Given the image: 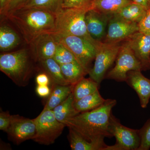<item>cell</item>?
<instances>
[{
    "label": "cell",
    "mask_w": 150,
    "mask_h": 150,
    "mask_svg": "<svg viewBox=\"0 0 150 150\" xmlns=\"http://www.w3.org/2000/svg\"><path fill=\"white\" fill-rule=\"evenodd\" d=\"M116 103L115 99H106L97 108L79 113L66 119L63 123L89 142L105 137L111 138L112 137L109 131V122L112 108Z\"/></svg>",
    "instance_id": "obj_1"
},
{
    "label": "cell",
    "mask_w": 150,
    "mask_h": 150,
    "mask_svg": "<svg viewBox=\"0 0 150 150\" xmlns=\"http://www.w3.org/2000/svg\"><path fill=\"white\" fill-rule=\"evenodd\" d=\"M18 28L28 44L39 35L54 33L56 15L54 13L35 8H22L6 16Z\"/></svg>",
    "instance_id": "obj_2"
},
{
    "label": "cell",
    "mask_w": 150,
    "mask_h": 150,
    "mask_svg": "<svg viewBox=\"0 0 150 150\" xmlns=\"http://www.w3.org/2000/svg\"><path fill=\"white\" fill-rule=\"evenodd\" d=\"M36 62H39L26 48L4 52L0 55V70L17 86L25 87L29 83Z\"/></svg>",
    "instance_id": "obj_3"
},
{
    "label": "cell",
    "mask_w": 150,
    "mask_h": 150,
    "mask_svg": "<svg viewBox=\"0 0 150 150\" xmlns=\"http://www.w3.org/2000/svg\"><path fill=\"white\" fill-rule=\"evenodd\" d=\"M89 10L81 8H62L57 12L54 33L75 35L87 39L96 47L101 41H96L89 34L85 21Z\"/></svg>",
    "instance_id": "obj_4"
},
{
    "label": "cell",
    "mask_w": 150,
    "mask_h": 150,
    "mask_svg": "<svg viewBox=\"0 0 150 150\" xmlns=\"http://www.w3.org/2000/svg\"><path fill=\"white\" fill-rule=\"evenodd\" d=\"M62 43L74 56L78 63L88 74L91 64L95 59L97 47L90 41L79 36L54 33Z\"/></svg>",
    "instance_id": "obj_5"
},
{
    "label": "cell",
    "mask_w": 150,
    "mask_h": 150,
    "mask_svg": "<svg viewBox=\"0 0 150 150\" xmlns=\"http://www.w3.org/2000/svg\"><path fill=\"white\" fill-rule=\"evenodd\" d=\"M34 120L36 133L33 140L40 144L48 146L54 144L66 127L56 119L53 110L43 109Z\"/></svg>",
    "instance_id": "obj_6"
},
{
    "label": "cell",
    "mask_w": 150,
    "mask_h": 150,
    "mask_svg": "<svg viewBox=\"0 0 150 150\" xmlns=\"http://www.w3.org/2000/svg\"><path fill=\"white\" fill-rule=\"evenodd\" d=\"M121 43L100 42L97 47L94 64L89 71L90 78L99 84L105 78L108 70L115 62Z\"/></svg>",
    "instance_id": "obj_7"
},
{
    "label": "cell",
    "mask_w": 150,
    "mask_h": 150,
    "mask_svg": "<svg viewBox=\"0 0 150 150\" xmlns=\"http://www.w3.org/2000/svg\"><path fill=\"white\" fill-rule=\"evenodd\" d=\"M139 70L142 71V66L126 40L121 43L115 66L108 72L105 78L118 82L126 81L129 71Z\"/></svg>",
    "instance_id": "obj_8"
},
{
    "label": "cell",
    "mask_w": 150,
    "mask_h": 150,
    "mask_svg": "<svg viewBox=\"0 0 150 150\" xmlns=\"http://www.w3.org/2000/svg\"><path fill=\"white\" fill-rule=\"evenodd\" d=\"M109 129L112 137L116 139L115 144L110 146V150H138L141 142L140 130L123 126L112 113Z\"/></svg>",
    "instance_id": "obj_9"
},
{
    "label": "cell",
    "mask_w": 150,
    "mask_h": 150,
    "mask_svg": "<svg viewBox=\"0 0 150 150\" xmlns=\"http://www.w3.org/2000/svg\"><path fill=\"white\" fill-rule=\"evenodd\" d=\"M138 31V23L126 21L114 16H111L108 22L106 35L103 42L121 43Z\"/></svg>",
    "instance_id": "obj_10"
},
{
    "label": "cell",
    "mask_w": 150,
    "mask_h": 150,
    "mask_svg": "<svg viewBox=\"0 0 150 150\" xmlns=\"http://www.w3.org/2000/svg\"><path fill=\"white\" fill-rule=\"evenodd\" d=\"M36 133L34 119L24 118L18 115H12L10 125L7 133L9 139L16 144L32 139Z\"/></svg>",
    "instance_id": "obj_11"
},
{
    "label": "cell",
    "mask_w": 150,
    "mask_h": 150,
    "mask_svg": "<svg viewBox=\"0 0 150 150\" xmlns=\"http://www.w3.org/2000/svg\"><path fill=\"white\" fill-rule=\"evenodd\" d=\"M139 62L142 71L150 69V35L139 31L126 39Z\"/></svg>",
    "instance_id": "obj_12"
},
{
    "label": "cell",
    "mask_w": 150,
    "mask_h": 150,
    "mask_svg": "<svg viewBox=\"0 0 150 150\" xmlns=\"http://www.w3.org/2000/svg\"><path fill=\"white\" fill-rule=\"evenodd\" d=\"M58 43L54 33H43L30 44V51L38 62L43 59L53 58Z\"/></svg>",
    "instance_id": "obj_13"
},
{
    "label": "cell",
    "mask_w": 150,
    "mask_h": 150,
    "mask_svg": "<svg viewBox=\"0 0 150 150\" xmlns=\"http://www.w3.org/2000/svg\"><path fill=\"white\" fill-rule=\"evenodd\" d=\"M110 16L93 9L88 11L85 16L87 29L89 34L94 40L103 41L107 33Z\"/></svg>",
    "instance_id": "obj_14"
},
{
    "label": "cell",
    "mask_w": 150,
    "mask_h": 150,
    "mask_svg": "<svg viewBox=\"0 0 150 150\" xmlns=\"http://www.w3.org/2000/svg\"><path fill=\"white\" fill-rule=\"evenodd\" d=\"M141 71L139 70L129 71L126 82L137 92L141 106L145 108L150 99V80L142 74Z\"/></svg>",
    "instance_id": "obj_15"
},
{
    "label": "cell",
    "mask_w": 150,
    "mask_h": 150,
    "mask_svg": "<svg viewBox=\"0 0 150 150\" xmlns=\"http://www.w3.org/2000/svg\"><path fill=\"white\" fill-rule=\"evenodd\" d=\"M69 129L68 140L73 150H109L104 139L89 142L86 140L73 129Z\"/></svg>",
    "instance_id": "obj_16"
},
{
    "label": "cell",
    "mask_w": 150,
    "mask_h": 150,
    "mask_svg": "<svg viewBox=\"0 0 150 150\" xmlns=\"http://www.w3.org/2000/svg\"><path fill=\"white\" fill-rule=\"evenodd\" d=\"M51 93L43 109L51 110L53 109L60 103L65 100L70 94L72 92L74 86L60 85L53 84Z\"/></svg>",
    "instance_id": "obj_17"
},
{
    "label": "cell",
    "mask_w": 150,
    "mask_h": 150,
    "mask_svg": "<svg viewBox=\"0 0 150 150\" xmlns=\"http://www.w3.org/2000/svg\"><path fill=\"white\" fill-rule=\"evenodd\" d=\"M21 42L20 38L12 28L7 25L1 24L0 27V50L3 52L11 51Z\"/></svg>",
    "instance_id": "obj_18"
},
{
    "label": "cell",
    "mask_w": 150,
    "mask_h": 150,
    "mask_svg": "<svg viewBox=\"0 0 150 150\" xmlns=\"http://www.w3.org/2000/svg\"><path fill=\"white\" fill-rule=\"evenodd\" d=\"M39 64L51 78L53 84L60 85H70L62 74L61 66L53 58L43 59L39 61Z\"/></svg>",
    "instance_id": "obj_19"
},
{
    "label": "cell",
    "mask_w": 150,
    "mask_h": 150,
    "mask_svg": "<svg viewBox=\"0 0 150 150\" xmlns=\"http://www.w3.org/2000/svg\"><path fill=\"white\" fill-rule=\"evenodd\" d=\"M132 2V0H95L92 9L104 14L112 16Z\"/></svg>",
    "instance_id": "obj_20"
},
{
    "label": "cell",
    "mask_w": 150,
    "mask_h": 150,
    "mask_svg": "<svg viewBox=\"0 0 150 150\" xmlns=\"http://www.w3.org/2000/svg\"><path fill=\"white\" fill-rule=\"evenodd\" d=\"M106 99L101 96L99 90L79 100L74 101V106L78 113L86 112L97 108L103 104Z\"/></svg>",
    "instance_id": "obj_21"
},
{
    "label": "cell",
    "mask_w": 150,
    "mask_h": 150,
    "mask_svg": "<svg viewBox=\"0 0 150 150\" xmlns=\"http://www.w3.org/2000/svg\"><path fill=\"white\" fill-rule=\"evenodd\" d=\"M146 11L141 6L132 2L112 16L126 21L139 23L144 16Z\"/></svg>",
    "instance_id": "obj_22"
},
{
    "label": "cell",
    "mask_w": 150,
    "mask_h": 150,
    "mask_svg": "<svg viewBox=\"0 0 150 150\" xmlns=\"http://www.w3.org/2000/svg\"><path fill=\"white\" fill-rule=\"evenodd\" d=\"M62 74L70 85H75L84 78L87 72L78 62L60 65Z\"/></svg>",
    "instance_id": "obj_23"
},
{
    "label": "cell",
    "mask_w": 150,
    "mask_h": 150,
    "mask_svg": "<svg viewBox=\"0 0 150 150\" xmlns=\"http://www.w3.org/2000/svg\"><path fill=\"white\" fill-rule=\"evenodd\" d=\"M74 102V98L72 92L67 99L53 109L54 115L58 121L63 123L66 119L79 114L75 110Z\"/></svg>",
    "instance_id": "obj_24"
},
{
    "label": "cell",
    "mask_w": 150,
    "mask_h": 150,
    "mask_svg": "<svg viewBox=\"0 0 150 150\" xmlns=\"http://www.w3.org/2000/svg\"><path fill=\"white\" fill-rule=\"evenodd\" d=\"M99 85L91 78H83L74 86L72 93L74 101L93 93L98 90Z\"/></svg>",
    "instance_id": "obj_25"
},
{
    "label": "cell",
    "mask_w": 150,
    "mask_h": 150,
    "mask_svg": "<svg viewBox=\"0 0 150 150\" xmlns=\"http://www.w3.org/2000/svg\"><path fill=\"white\" fill-rule=\"evenodd\" d=\"M63 1V0H28L21 8H35L46 10L55 14L62 8Z\"/></svg>",
    "instance_id": "obj_26"
},
{
    "label": "cell",
    "mask_w": 150,
    "mask_h": 150,
    "mask_svg": "<svg viewBox=\"0 0 150 150\" xmlns=\"http://www.w3.org/2000/svg\"><path fill=\"white\" fill-rule=\"evenodd\" d=\"M53 59L60 65L77 62L72 53L62 43H58Z\"/></svg>",
    "instance_id": "obj_27"
},
{
    "label": "cell",
    "mask_w": 150,
    "mask_h": 150,
    "mask_svg": "<svg viewBox=\"0 0 150 150\" xmlns=\"http://www.w3.org/2000/svg\"><path fill=\"white\" fill-rule=\"evenodd\" d=\"M95 0H63L62 8L92 9Z\"/></svg>",
    "instance_id": "obj_28"
},
{
    "label": "cell",
    "mask_w": 150,
    "mask_h": 150,
    "mask_svg": "<svg viewBox=\"0 0 150 150\" xmlns=\"http://www.w3.org/2000/svg\"><path fill=\"white\" fill-rule=\"evenodd\" d=\"M141 145L138 150H149L150 148V118L139 129Z\"/></svg>",
    "instance_id": "obj_29"
},
{
    "label": "cell",
    "mask_w": 150,
    "mask_h": 150,
    "mask_svg": "<svg viewBox=\"0 0 150 150\" xmlns=\"http://www.w3.org/2000/svg\"><path fill=\"white\" fill-rule=\"evenodd\" d=\"M138 25L139 32L150 35V8L147 10L144 16Z\"/></svg>",
    "instance_id": "obj_30"
},
{
    "label": "cell",
    "mask_w": 150,
    "mask_h": 150,
    "mask_svg": "<svg viewBox=\"0 0 150 150\" xmlns=\"http://www.w3.org/2000/svg\"><path fill=\"white\" fill-rule=\"evenodd\" d=\"M12 115L9 111H1L0 112V130L7 132L11 120Z\"/></svg>",
    "instance_id": "obj_31"
},
{
    "label": "cell",
    "mask_w": 150,
    "mask_h": 150,
    "mask_svg": "<svg viewBox=\"0 0 150 150\" xmlns=\"http://www.w3.org/2000/svg\"><path fill=\"white\" fill-rule=\"evenodd\" d=\"M35 82L37 85H48L52 82L51 78L45 71L38 73L35 77Z\"/></svg>",
    "instance_id": "obj_32"
},
{
    "label": "cell",
    "mask_w": 150,
    "mask_h": 150,
    "mask_svg": "<svg viewBox=\"0 0 150 150\" xmlns=\"http://www.w3.org/2000/svg\"><path fill=\"white\" fill-rule=\"evenodd\" d=\"M28 0H12L9 6L6 17L10 13L21 8L27 1Z\"/></svg>",
    "instance_id": "obj_33"
},
{
    "label": "cell",
    "mask_w": 150,
    "mask_h": 150,
    "mask_svg": "<svg viewBox=\"0 0 150 150\" xmlns=\"http://www.w3.org/2000/svg\"><path fill=\"white\" fill-rule=\"evenodd\" d=\"M35 91L38 96L41 98H46L49 96L51 90L49 86L37 85Z\"/></svg>",
    "instance_id": "obj_34"
},
{
    "label": "cell",
    "mask_w": 150,
    "mask_h": 150,
    "mask_svg": "<svg viewBox=\"0 0 150 150\" xmlns=\"http://www.w3.org/2000/svg\"><path fill=\"white\" fill-rule=\"evenodd\" d=\"M12 0H0V13L5 16L9 6Z\"/></svg>",
    "instance_id": "obj_35"
},
{
    "label": "cell",
    "mask_w": 150,
    "mask_h": 150,
    "mask_svg": "<svg viewBox=\"0 0 150 150\" xmlns=\"http://www.w3.org/2000/svg\"><path fill=\"white\" fill-rule=\"evenodd\" d=\"M133 2L139 5L146 10L150 8V0H132Z\"/></svg>",
    "instance_id": "obj_36"
}]
</instances>
